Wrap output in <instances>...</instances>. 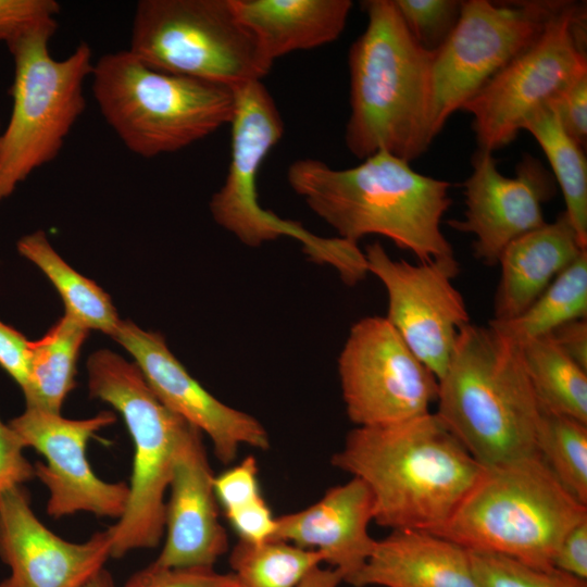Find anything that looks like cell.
Here are the masks:
<instances>
[{"instance_id": "obj_5", "label": "cell", "mask_w": 587, "mask_h": 587, "mask_svg": "<svg viewBox=\"0 0 587 587\" xmlns=\"http://www.w3.org/2000/svg\"><path fill=\"white\" fill-rule=\"evenodd\" d=\"M587 504L573 497L539 455L483 466L450 520L436 533L469 550L497 552L539 567L553 566L557 549Z\"/></svg>"}, {"instance_id": "obj_43", "label": "cell", "mask_w": 587, "mask_h": 587, "mask_svg": "<svg viewBox=\"0 0 587 587\" xmlns=\"http://www.w3.org/2000/svg\"><path fill=\"white\" fill-rule=\"evenodd\" d=\"M82 587H116L112 575L104 567L96 573Z\"/></svg>"}, {"instance_id": "obj_3", "label": "cell", "mask_w": 587, "mask_h": 587, "mask_svg": "<svg viewBox=\"0 0 587 587\" xmlns=\"http://www.w3.org/2000/svg\"><path fill=\"white\" fill-rule=\"evenodd\" d=\"M365 30L348 53L350 114L345 143L364 160L379 151L407 162L434 140L433 64L407 29L392 0H366Z\"/></svg>"}, {"instance_id": "obj_8", "label": "cell", "mask_w": 587, "mask_h": 587, "mask_svg": "<svg viewBox=\"0 0 587 587\" xmlns=\"http://www.w3.org/2000/svg\"><path fill=\"white\" fill-rule=\"evenodd\" d=\"M57 21L36 26L7 46L14 60L12 112L0 134V201L35 170L53 161L86 109L84 84L93 64L82 41L65 59H54L49 41Z\"/></svg>"}, {"instance_id": "obj_30", "label": "cell", "mask_w": 587, "mask_h": 587, "mask_svg": "<svg viewBox=\"0 0 587 587\" xmlns=\"http://www.w3.org/2000/svg\"><path fill=\"white\" fill-rule=\"evenodd\" d=\"M536 451L559 483L587 504V423L540 410Z\"/></svg>"}, {"instance_id": "obj_25", "label": "cell", "mask_w": 587, "mask_h": 587, "mask_svg": "<svg viewBox=\"0 0 587 587\" xmlns=\"http://www.w3.org/2000/svg\"><path fill=\"white\" fill-rule=\"evenodd\" d=\"M17 250L40 268L55 287L63 300L65 314L88 329L100 330L110 337L113 335L121 320L110 296L93 280L70 266L42 230L22 237Z\"/></svg>"}, {"instance_id": "obj_19", "label": "cell", "mask_w": 587, "mask_h": 587, "mask_svg": "<svg viewBox=\"0 0 587 587\" xmlns=\"http://www.w3.org/2000/svg\"><path fill=\"white\" fill-rule=\"evenodd\" d=\"M214 476L202 433L191 426L175 455L165 500L164 542L153 564L177 569L214 567L228 551Z\"/></svg>"}, {"instance_id": "obj_42", "label": "cell", "mask_w": 587, "mask_h": 587, "mask_svg": "<svg viewBox=\"0 0 587 587\" xmlns=\"http://www.w3.org/2000/svg\"><path fill=\"white\" fill-rule=\"evenodd\" d=\"M341 583L342 577L336 570L319 566L298 587H338Z\"/></svg>"}, {"instance_id": "obj_37", "label": "cell", "mask_w": 587, "mask_h": 587, "mask_svg": "<svg viewBox=\"0 0 587 587\" xmlns=\"http://www.w3.org/2000/svg\"><path fill=\"white\" fill-rule=\"evenodd\" d=\"M550 104L567 134L585 148L587 142V74L575 79Z\"/></svg>"}, {"instance_id": "obj_29", "label": "cell", "mask_w": 587, "mask_h": 587, "mask_svg": "<svg viewBox=\"0 0 587 587\" xmlns=\"http://www.w3.org/2000/svg\"><path fill=\"white\" fill-rule=\"evenodd\" d=\"M228 562L236 587H298L324 563L320 552L289 542L253 544L239 539L230 550Z\"/></svg>"}, {"instance_id": "obj_10", "label": "cell", "mask_w": 587, "mask_h": 587, "mask_svg": "<svg viewBox=\"0 0 587 587\" xmlns=\"http://www.w3.org/2000/svg\"><path fill=\"white\" fill-rule=\"evenodd\" d=\"M233 91L230 160L224 184L210 201L213 220L248 247H260L284 236L295 238L313 262L330 265L339 275L348 273L355 260L351 242L319 237L261 207L257 177L263 160L283 137L284 122L261 80Z\"/></svg>"}, {"instance_id": "obj_33", "label": "cell", "mask_w": 587, "mask_h": 587, "mask_svg": "<svg viewBox=\"0 0 587 587\" xmlns=\"http://www.w3.org/2000/svg\"><path fill=\"white\" fill-rule=\"evenodd\" d=\"M123 587H236L232 572L214 567H162L150 563L134 573Z\"/></svg>"}, {"instance_id": "obj_18", "label": "cell", "mask_w": 587, "mask_h": 587, "mask_svg": "<svg viewBox=\"0 0 587 587\" xmlns=\"http://www.w3.org/2000/svg\"><path fill=\"white\" fill-rule=\"evenodd\" d=\"M110 558L108 529L67 541L36 516L24 486L0 495V559L10 569L0 587H82Z\"/></svg>"}, {"instance_id": "obj_21", "label": "cell", "mask_w": 587, "mask_h": 587, "mask_svg": "<svg viewBox=\"0 0 587 587\" xmlns=\"http://www.w3.org/2000/svg\"><path fill=\"white\" fill-rule=\"evenodd\" d=\"M352 587H480L469 550L426 530H390L375 548Z\"/></svg>"}, {"instance_id": "obj_28", "label": "cell", "mask_w": 587, "mask_h": 587, "mask_svg": "<svg viewBox=\"0 0 587 587\" xmlns=\"http://www.w3.org/2000/svg\"><path fill=\"white\" fill-rule=\"evenodd\" d=\"M578 319H587V250L521 315L509 321L490 320L488 326L521 346Z\"/></svg>"}, {"instance_id": "obj_1", "label": "cell", "mask_w": 587, "mask_h": 587, "mask_svg": "<svg viewBox=\"0 0 587 587\" xmlns=\"http://www.w3.org/2000/svg\"><path fill=\"white\" fill-rule=\"evenodd\" d=\"M330 463L366 485L377 525L434 534L483 470L432 412L386 426L354 427Z\"/></svg>"}, {"instance_id": "obj_22", "label": "cell", "mask_w": 587, "mask_h": 587, "mask_svg": "<svg viewBox=\"0 0 587 587\" xmlns=\"http://www.w3.org/2000/svg\"><path fill=\"white\" fill-rule=\"evenodd\" d=\"M585 250L565 212L513 240L498 262L501 277L491 320L521 315Z\"/></svg>"}, {"instance_id": "obj_7", "label": "cell", "mask_w": 587, "mask_h": 587, "mask_svg": "<svg viewBox=\"0 0 587 587\" xmlns=\"http://www.w3.org/2000/svg\"><path fill=\"white\" fill-rule=\"evenodd\" d=\"M89 396L117 411L133 441L125 510L108 529L111 558L157 548L164 536L165 495L177 449L192 426L153 394L135 363L101 349L87 360Z\"/></svg>"}, {"instance_id": "obj_20", "label": "cell", "mask_w": 587, "mask_h": 587, "mask_svg": "<svg viewBox=\"0 0 587 587\" xmlns=\"http://www.w3.org/2000/svg\"><path fill=\"white\" fill-rule=\"evenodd\" d=\"M373 521L372 495L361 479L351 477L309 507L276 516L271 540L320 552L349 585L375 548L377 539L369 533Z\"/></svg>"}, {"instance_id": "obj_16", "label": "cell", "mask_w": 587, "mask_h": 587, "mask_svg": "<svg viewBox=\"0 0 587 587\" xmlns=\"http://www.w3.org/2000/svg\"><path fill=\"white\" fill-rule=\"evenodd\" d=\"M111 337L132 354L157 398L208 436L221 463L234 462L241 446L270 449V435L263 424L209 392L176 359L161 334L121 320Z\"/></svg>"}, {"instance_id": "obj_9", "label": "cell", "mask_w": 587, "mask_h": 587, "mask_svg": "<svg viewBox=\"0 0 587 587\" xmlns=\"http://www.w3.org/2000/svg\"><path fill=\"white\" fill-rule=\"evenodd\" d=\"M128 51L153 70L230 89L271 70L232 0H140Z\"/></svg>"}, {"instance_id": "obj_31", "label": "cell", "mask_w": 587, "mask_h": 587, "mask_svg": "<svg viewBox=\"0 0 587 587\" xmlns=\"http://www.w3.org/2000/svg\"><path fill=\"white\" fill-rule=\"evenodd\" d=\"M469 555L480 587H587L585 579L554 566L539 567L509 555L483 550H469Z\"/></svg>"}, {"instance_id": "obj_15", "label": "cell", "mask_w": 587, "mask_h": 587, "mask_svg": "<svg viewBox=\"0 0 587 587\" xmlns=\"http://www.w3.org/2000/svg\"><path fill=\"white\" fill-rule=\"evenodd\" d=\"M115 421L112 411L71 420L61 413L26 407L9 422L25 448H33L46 460L36 462L34 469L35 477L49 492L48 515L61 519L87 512L99 517H121L128 499V484L100 478L86 454L89 439Z\"/></svg>"}, {"instance_id": "obj_12", "label": "cell", "mask_w": 587, "mask_h": 587, "mask_svg": "<svg viewBox=\"0 0 587 587\" xmlns=\"http://www.w3.org/2000/svg\"><path fill=\"white\" fill-rule=\"evenodd\" d=\"M566 1L466 0L449 38L435 52L432 132L533 45Z\"/></svg>"}, {"instance_id": "obj_27", "label": "cell", "mask_w": 587, "mask_h": 587, "mask_svg": "<svg viewBox=\"0 0 587 587\" xmlns=\"http://www.w3.org/2000/svg\"><path fill=\"white\" fill-rule=\"evenodd\" d=\"M520 348L539 409L587 423V371L565 355L549 335Z\"/></svg>"}, {"instance_id": "obj_14", "label": "cell", "mask_w": 587, "mask_h": 587, "mask_svg": "<svg viewBox=\"0 0 587 587\" xmlns=\"http://www.w3.org/2000/svg\"><path fill=\"white\" fill-rule=\"evenodd\" d=\"M364 255L369 273L386 288V319L439 380L459 333L470 324L464 299L452 285L458 261L450 255L413 265L391 259L379 242L366 246Z\"/></svg>"}, {"instance_id": "obj_2", "label": "cell", "mask_w": 587, "mask_h": 587, "mask_svg": "<svg viewBox=\"0 0 587 587\" xmlns=\"http://www.w3.org/2000/svg\"><path fill=\"white\" fill-rule=\"evenodd\" d=\"M290 188L339 238L357 243L380 235L421 262L453 255L440 224L452 200L450 184L414 171L379 151L349 168L299 159L287 170Z\"/></svg>"}, {"instance_id": "obj_11", "label": "cell", "mask_w": 587, "mask_h": 587, "mask_svg": "<svg viewBox=\"0 0 587 587\" xmlns=\"http://www.w3.org/2000/svg\"><path fill=\"white\" fill-rule=\"evenodd\" d=\"M584 74L586 5L566 1L539 38L462 107L473 117L478 149L492 152L509 145L533 112Z\"/></svg>"}, {"instance_id": "obj_39", "label": "cell", "mask_w": 587, "mask_h": 587, "mask_svg": "<svg viewBox=\"0 0 587 587\" xmlns=\"http://www.w3.org/2000/svg\"><path fill=\"white\" fill-rule=\"evenodd\" d=\"M29 345L30 341L23 334L0 321V366L22 391L28 380Z\"/></svg>"}, {"instance_id": "obj_24", "label": "cell", "mask_w": 587, "mask_h": 587, "mask_svg": "<svg viewBox=\"0 0 587 587\" xmlns=\"http://www.w3.org/2000/svg\"><path fill=\"white\" fill-rule=\"evenodd\" d=\"M89 329L64 315L39 340L29 345V373L23 390L26 407L53 413L76 387V365Z\"/></svg>"}, {"instance_id": "obj_4", "label": "cell", "mask_w": 587, "mask_h": 587, "mask_svg": "<svg viewBox=\"0 0 587 587\" xmlns=\"http://www.w3.org/2000/svg\"><path fill=\"white\" fill-rule=\"evenodd\" d=\"M438 383L435 413L482 466L538 455L540 409L517 344L470 323Z\"/></svg>"}, {"instance_id": "obj_32", "label": "cell", "mask_w": 587, "mask_h": 587, "mask_svg": "<svg viewBox=\"0 0 587 587\" xmlns=\"http://www.w3.org/2000/svg\"><path fill=\"white\" fill-rule=\"evenodd\" d=\"M407 29L425 50L436 52L454 29L460 0H392Z\"/></svg>"}, {"instance_id": "obj_38", "label": "cell", "mask_w": 587, "mask_h": 587, "mask_svg": "<svg viewBox=\"0 0 587 587\" xmlns=\"http://www.w3.org/2000/svg\"><path fill=\"white\" fill-rule=\"evenodd\" d=\"M225 517L239 540L260 544L271 540L275 529V519L271 508L262 497L242 508L225 513Z\"/></svg>"}, {"instance_id": "obj_44", "label": "cell", "mask_w": 587, "mask_h": 587, "mask_svg": "<svg viewBox=\"0 0 587 587\" xmlns=\"http://www.w3.org/2000/svg\"><path fill=\"white\" fill-rule=\"evenodd\" d=\"M1 134V133H0Z\"/></svg>"}, {"instance_id": "obj_23", "label": "cell", "mask_w": 587, "mask_h": 587, "mask_svg": "<svg viewBox=\"0 0 587 587\" xmlns=\"http://www.w3.org/2000/svg\"><path fill=\"white\" fill-rule=\"evenodd\" d=\"M232 4L270 67L292 51L335 41L353 5L350 0H232Z\"/></svg>"}, {"instance_id": "obj_17", "label": "cell", "mask_w": 587, "mask_h": 587, "mask_svg": "<svg viewBox=\"0 0 587 587\" xmlns=\"http://www.w3.org/2000/svg\"><path fill=\"white\" fill-rule=\"evenodd\" d=\"M472 174L463 183L466 209L462 220L447 224L474 236V257L485 265L498 264L513 240L542 226V204L555 193V180L535 157L524 153L515 176L502 175L492 152L478 149Z\"/></svg>"}, {"instance_id": "obj_6", "label": "cell", "mask_w": 587, "mask_h": 587, "mask_svg": "<svg viewBox=\"0 0 587 587\" xmlns=\"http://www.w3.org/2000/svg\"><path fill=\"white\" fill-rule=\"evenodd\" d=\"M92 93L104 121L142 158L173 153L230 124V88L153 70L132 52L93 64Z\"/></svg>"}, {"instance_id": "obj_26", "label": "cell", "mask_w": 587, "mask_h": 587, "mask_svg": "<svg viewBox=\"0 0 587 587\" xmlns=\"http://www.w3.org/2000/svg\"><path fill=\"white\" fill-rule=\"evenodd\" d=\"M522 130L538 142L552 168L577 236L587 248V161L584 148L562 126L550 103L533 112Z\"/></svg>"}, {"instance_id": "obj_41", "label": "cell", "mask_w": 587, "mask_h": 587, "mask_svg": "<svg viewBox=\"0 0 587 587\" xmlns=\"http://www.w3.org/2000/svg\"><path fill=\"white\" fill-rule=\"evenodd\" d=\"M548 335L565 355L587 371V319L566 322Z\"/></svg>"}, {"instance_id": "obj_40", "label": "cell", "mask_w": 587, "mask_h": 587, "mask_svg": "<svg viewBox=\"0 0 587 587\" xmlns=\"http://www.w3.org/2000/svg\"><path fill=\"white\" fill-rule=\"evenodd\" d=\"M554 567L578 578H587V519L571 528L553 557Z\"/></svg>"}, {"instance_id": "obj_13", "label": "cell", "mask_w": 587, "mask_h": 587, "mask_svg": "<svg viewBox=\"0 0 587 587\" xmlns=\"http://www.w3.org/2000/svg\"><path fill=\"white\" fill-rule=\"evenodd\" d=\"M338 375L347 416L355 427L419 417L438 398L435 374L382 316L352 325L338 358Z\"/></svg>"}, {"instance_id": "obj_34", "label": "cell", "mask_w": 587, "mask_h": 587, "mask_svg": "<svg viewBox=\"0 0 587 587\" xmlns=\"http://www.w3.org/2000/svg\"><path fill=\"white\" fill-rule=\"evenodd\" d=\"M213 484L218 505L222 507L224 514L263 497L258 462L252 454L215 475Z\"/></svg>"}, {"instance_id": "obj_36", "label": "cell", "mask_w": 587, "mask_h": 587, "mask_svg": "<svg viewBox=\"0 0 587 587\" xmlns=\"http://www.w3.org/2000/svg\"><path fill=\"white\" fill-rule=\"evenodd\" d=\"M25 449L15 430L0 419V495L35 477L34 464L25 457Z\"/></svg>"}, {"instance_id": "obj_35", "label": "cell", "mask_w": 587, "mask_h": 587, "mask_svg": "<svg viewBox=\"0 0 587 587\" xmlns=\"http://www.w3.org/2000/svg\"><path fill=\"white\" fill-rule=\"evenodd\" d=\"M54 0H0V41L7 45L29 29L57 21Z\"/></svg>"}]
</instances>
